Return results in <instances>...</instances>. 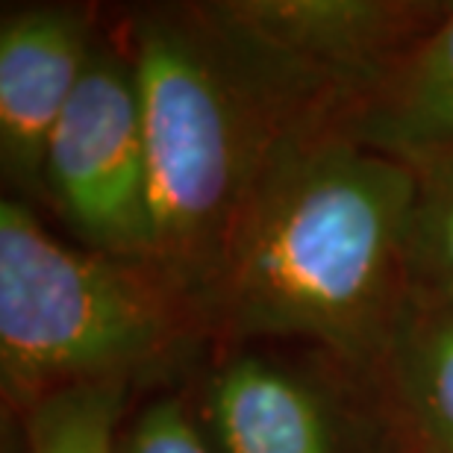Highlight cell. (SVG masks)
I'll return each mask as SVG.
<instances>
[{
  "instance_id": "1",
  "label": "cell",
  "mask_w": 453,
  "mask_h": 453,
  "mask_svg": "<svg viewBox=\"0 0 453 453\" xmlns=\"http://www.w3.org/2000/svg\"><path fill=\"white\" fill-rule=\"evenodd\" d=\"M148 150L150 262L201 297L268 171L344 97L212 4H157L127 24ZM201 310V306H197Z\"/></svg>"
},
{
  "instance_id": "2",
  "label": "cell",
  "mask_w": 453,
  "mask_h": 453,
  "mask_svg": "<svg viewBox=\"0 0 453 453\" xmlns=\"http://www.w3.org/2000/svg\"><path fill=\"white\" fill-rule=\"evenodd\" d=\"M415 188L336 124L295 139L197 297L206 339H310L371 374L406 310Z\"/></svg>"
},
{
  "instance_id": "3",
  "label": "cell",
  "mask_w": 453,
  "mask_h": 453,
  "mask_svg": "<svg viewBox=\"0 0 453 453\" xmlns=\"http://www.w3.org/2000/svg\"><path fill=\"white\" fill-rule=\"evenodd\" d=\"M206 339L197 301L144 259L71 248L21 197L0 203V383L18 415L53 395L133 388Z\"/></svg>"
},
{
  "instance_id": "4",
  "label": "cell",
  "mask_w": 453,
  "mask_h": 453,
  "mask_svg": "<svg viewBox=\"0 0 453 453\" xmlns=\"http://www.w3.org/2000/svg\"><path fill=\"white\" fill-rule=\"evenodd\" d=\"M44 201L86 248L150 262L148 150L127 48L97 42L50 135Z\"/></svg>"
},
{
  "instance_id": "5",
  "label": "cell",
  "mask_w": 453,
  "mask_h": 453,
  "mask_svg": "<svg viewBox=\"0 0 453 453\" xmlns=\"http://www.w3.org/2000/svg\"><path fill=\"white\" fill-rule=\"evenodd\" d=\"M448 6L441 0H221L244 33L339 92L344 106L430 33Z\"/></svg>"
},
{
  "instance_id": "6",
  "label": "cell",
  "mask_w": 453,
  "mask_h": 453,
  "mask_svg": "<svg viewBox=\"0 0 453 453\" xmlns=\"http://www.w3.org/2000/svg\"><path fill=\"white\" fill-rule=\"evenodd\" d=\"M101 42L92 6L39 4L0 21V165L4 180L44 201V159Z\"/></svg>"
},
{
  "instance_id": "7",
  "label": "cell",
  "mask_w": 453,
  "mask_h": 453,
  "mask_svg": "<svg viewBox=\"0 0 453 453\" xmlns=\"http://www.w3.org/2000/svg\"><path fill=\"white\" fill-rule=\"evenodd\" d=\"M336 127L415 174L453 153V4L377 83L344 106Z\"/></svg>"
},
{
  "instance_id": "8",
  "label": "cell",
  "mask_w": 453,
  "mask_h": 453,
  "mask_svg": "<svg viewBox=\"0 0 453 453\" xmlns=\"http://www.w3.org/2000/svg\"><path fill=\"white\" fill-rule=\"evenodd\" d=\"M203 436L215 453H339L321 397L253 353L219 362L206 380Z\"/></svg>"
},
{
  "instance_id": "9",
  "label": "cell",
  "mask_w": 453,
  "mask_h": 453,
  "mask_svg": "<svg viewBox=\"0 0 453 453\" xmlns=\"http://www.w3.org/2000/svg\"><path fill=\"white\" fill-rule=\"evenodd\" d=\"M368 377L410 453H453V306L406 303Z\"/></svg>"
},
{
  "instance_id": "10",
  "label": "cell",
  "mask_w": 453,
  "mask_h": 453,
  "mask_svg": "<svg viewBox=\"0 0 453 453\" xmlns=\"http://www.w3.org/2000/svg\"><path fill=\"white\" fill-rule=\"evenodd\" d=\"M406 303L453 306V153L418 171L406 235Z\"/></svg>"
},
{
  "instance_id": "11",
  "label": "cell",
  "mask_w": 453,
  "mask_h": 453,
  "mask_svg": "<svg viewBox=\"0 0 453 453\" xmlns=\"http://www.w3.org/2000/svg\"><path fill=\"white\" fill-rule=\"evenodd\" d=\"M130 388L95 386L53 395L24 412V453H115Z\"/></svg>"
},
{
  "instance_id": "12",
  "label": "cell",
  "mask_w": 453,
  "mask_h": 453,
  "mask_svg": "<svg viewBox=\"0 0 453 453\" xmlns=\"http://www.w3.org/2000/svg\"><path fill=\"white\" fill-rule=\"evenodd\" d=\"M115 453H215L183 397L165 395L148 403L118 430Z\"/></svg>"
}]
</instances>
